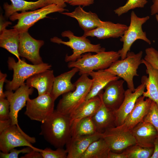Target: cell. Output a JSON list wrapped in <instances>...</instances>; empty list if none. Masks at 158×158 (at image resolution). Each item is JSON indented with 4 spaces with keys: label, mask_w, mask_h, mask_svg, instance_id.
I'll list each match as a JSON object with an SVG mask.
<instances>
[{
    "label": "cell",
    "mask_w": 158,
    "mask_h": 158,
    "mask_svg": "<svg viewBox=\"0 0 158 158\" xmlns=\"http://www.w3.org/2000/svg\"><path fill=\"white\" fill-rule=\"evenodd\" d=\"M71 129L69 116L55 110L41 123L40 135L55 148H63L71 138Z\"/></svg>",
    "instance_id": "obj_1"
},
{
    "label": "cell",
    "mask_w": 158,
    "mask_h": 158,
    "mask_svg": "<svg viewBox=\"0 0 158 158\" xmlns=\"http://www.w3.org/2000/svg\"><path fill=\"white\" fill-rule=\"evenodd\" d=\"M120 57L118 51H104L93 55L88 52L82 55L76 61L68 62V67L69 68H78L79 74L81 75L92 71L107 69Z\"/></svg>",
    "instance_id": "obj_2"
},
{
    "label": "cell",
    "mask_w": 158,
    "mask_h": 158,
    "mask_svg": "<svg viewBox=\"0 0 158 158\" xmlns=\"http://www.w3.org/2000/svg\"><path fill=\"white\" fill-rule=\"evenodd\" d=\"M87 74L81 75L74 83L75 89L73 91L65 93L62 95L56 110L58 112L69 116L78 106L85 100L90 91L92 79Z\"/></svg>",
    "instance_id": "obj_3"
},
{
    "label": "cell",
    "mask_w": 158,
    "mask_h": 158,
    "mask_svg": "<svg viewBox=\"0 0 158 158\" xmlns=\"http://www.w3.org/2000/svg\"><path fill=\"white\" fill-rule=\"evenodd\" d=\"M8 69L13 70V78L11 80H6L5 87L6 90H16L25 83V81L31 76L37 73L50 69L51 66L43 63L35 65L27 63L24 60L20 59L16 61L14 59L9 57L7 60Z\"/></svg>",
    "instance_id": "obj_4"
},
{
    "label": "cell",
    "mask_w": 158,
    "mask_h": 158,
    "mask_svg": "<svg viewBox=\"0 0 158 158\" xmlns=\"http://www.w3.org/2000/svg\"><path fill=\"white\" fill-rule=\"evenodd\" d=\"M61 35L62 37H68L69 40L64 41L57 37H54L50 39V41L54 43L66 45L72 49L71 55H66L65 59L66 62L75 61L85 53L93 52L97 53L105 51V48L102 47L100 44H93L86 37L83 35L76 36L70 30L62 32Z\"/></svg>",
    "instance_id": "obj_5"
},
{
    "label": "cell",
    "mask_w": 158,
    "mask_h": 158,
    "mask_svg": "<svg viewBox=\"0 0 158 158\" xmlns=\"http://www.w3.org/2000/svg\"><path fill=\"white\" fill-rule=\"evenodd\" d=\"M142 51L136 54L129 51L125 59L116 60L104 70L122 78L126 82L128 89L133 92L135 90L133 78L138 76L137 70L142 63Z\"/></svg>",
    "instance_id": "obj_6"
},
{
    "label": "cell",
    "mask_w": 158,
    "mask_h": 158,
    "mask_svg": "<svg viewBox=\"0 0 158 158\" xmlns=\"http://www.w3.org/2000/svg\"><path fill=\"white\" fill-rule=\"evenodd\" d=\"M67 10L54 4H49L36 10L17 12L13 14L10 19L13 21L18 20L17 23L13 28L20 33L28 31V29L40 19L46 18L47 15L53 13L63 12Z\"/></svg>",
    "instance_id": "obj_7"
},
{
    "label": "cell",
    "mask_w": 158,
    "mask_h": 158,
    "mask_svg": "<svg viewBox=\"0 0 158 158\" xmlns=\"http://www.w3.org/2000/svg\"><path fill=\"white\" fill-rule=\"evenodd\" d=\"M150 18L149 16L138 17L134 11H132L130 25L120 39V41L123 42L122 48L118 51L121 59H123L126 57L132 44L136 40H141L149 44H151V41L147 37L146 32L143 31L142 28V25Z\"/></svg>",
    "instance_id": "obj_8"
},
{
    "label": "cell",
    "mask_w": 158,
    "mask_h": 158,
    "mask_svg": "<svg viewBox=\"0 0 158 158\" xmlns=\"http://www.w3.org/2000/svg\"><path fill=\"white\" fill-rule=\"evenodd\" d=\"M35 138L25 133L19 126L11 125L0 133V150L7 153L11 149L21 146L29 147L41 152L42 149L33 146L36 142Z\"/></svg>",
    "instance_id": "obj_9"
},
{
    "label": "cell",
    "mask_w": 158,
    "mask_h": 158,
    "mask_svg": "<svg viewBox=\"0 0 158 158\" xmlns=\"http://www.w3.org/2000/svg\"><path fill=\"white\" fill-rule=\"evenodd\" d=\"M51 93L38 95L28 100L25 115L31 120L43 122L54 111V102Z\"/></svg>",
    "instance_id": "obj_10"
},
{
    "label": "cell",
    "mask_w": 158,
    "mask_h": 158,
    "mask_svg": "<svg viewBox=\"0 0 158 158\" xmlns=\"http://www.w3.org/2000/svg\"><path fill=\"white\" fill-rule=\"evenodd\" d=\"M103 138L112 152L121 153L128 147L136 144L130 131H125L117 127L108 128L102 133Z\"/></svg>",
    "instance_id": "obj_11"
},
{
    "label": "cell",
    "mask_w": 158,
    "mask_h": 158,
    "mask_svg": "<svg viewBox=\"0 0 158 158\" xmlns=\"http://www.w3.org/2000/svg\"><path fill=\"white\" fill-rule=\"evenodd\" d=\"M6 90L4 92L6 97L10 104V119L11 125L19 126L18 123V115L19 111L26 106L30 95L33 92V88L30 87L25 83L15 90Z\"/></svg>",
    "instance_id": "obj_12"
},
{
    "label": "cell",
    "mask_w": 158,
    "mask_h": 158,
    "mask_svg": "<svg viewBox=\"0 0 158 158\" xmlns=\"http://www.w3.org/2000/svg\"><path fill=\"white\" fill-rule=\"evenodd\" d=\"M20 36L18 48L20 56L26 59L34 64L43 63L39 51L44 44V41L34 39L28 31L20 33Z\"/></svg>",
    "instance_id": "obj_13"
},
{
    "label": "cell",
    "mask_w": 158,
    "mask_h": 158,
    "mask_svg": "<svg viewBox=\"0 0 158 158\" xmlns=\"http://www.w3.org/2000/svg\"><path fill=\"white\" fill-rule=\"evenodd\" d=\"M124 80H116L109 82L99 94L104 105L108 108L115 111L122 104L125 90L123 87Z\"/></svg>",
    "instance_id": "obj_14"
},
{
    "label": "cell",
    "mask_w": 158,
    "mask_h": 158,
    "mask_svg": "<svg viewBox=\"0 0 158 158\" xmlns=\"http://www.w3.org/2000/svg\"><path fill=\"white\" fill-rule=\"evenodd\" d=\"M145 88V85L141 83L133 92L129 89L125 90L124 98L122 104L118 109L114 111L115 117V127L123 124L133 109L138 98L142 95Z\"/></svg>",
    "instance_id": "obj_15"
},
{
    "label": "cell",
    "mask_w": 158,
    "mask_h": 158,
    "mask_svg": "<svg viewBox=\"0 0 158 158\" xmlns=\"http://www.w3.org/2000/svg\"><path fill=\"white\" fill-rule=\"evenodd\" d=\"M142 95L137 99L133 109L128 114L123 123L117 126L119 129L125 131H130L143 119L148 113L152 100Z\"/></svg>",
    "instance_id": "obj_16"
},
{
    "label": "cell",
    "mask_w": 158,
    "mask_h": 158,
    "mask_svg": "<svg viewBox=\"0 0 158 158\" xmlns=\"http://www.w3.org/2000/svg\"><path fill=\"white\" fill-rule=\"evenodd\" d=\"M102 138V133L71 138L66 145L67 158H80L90 145Z\"/></svg>",
    "instance_id": "obj_17"
},
{
    "label": "cell",
    "mask_w": 158,
    "mask_h": 158,
    "mask_svg": "<svg viewBox=\"0 0 158 158\" xmlns=\"http://www.w3.org/2000/svg\"><path fill=\"white\" fill-rule=\"evenodd\" d=\"M128 28L125 24L102 21L100 26L90 31L84 32L83 35L86 37H96L100 39L118 38L122 37Z\"/></svg>",
    "instance_id": "obj_18"
},
{
    "label": "cell",
    "mask_w": 158,
    "mask_h": 158,
    "mask_svg": "<svg viewBox=\"0 0 158 158\" xmlns=\"http://www.w3.org/2000/svg\"><path fill=\"white\" fill-rule=\"evenodd\" d=\"M55 78L53 71L47 69L31 76L25 84L30 87L37 89L38 95L51 93Z\"/></svg>",
    "instance_id": "obj_19"
},
{
    "label": "cell",
    "mask_w": 158,
    "mask_h": 158,
    "mask_svg": "<svg viewBox=\"0 0 158 158\" xmlns=\"http://www.w3.org/2000/svg\"><path fill=\"white\" fill-rule=\"evenodd\" d=\"M130 131L135 140L136 144L144 147H154V142L158 136V133L152 124L142 121Z\"/></svg>",
    "instance_id": "obj_20"
},
{
    "label": "cell",
    "mask_w": 158,
    "mask_h": 158,
    "mask_svg": "<svg viewBox=\"0 0 158 158\" xmlns=\"http://www.w3.org/2000/svg\"><path fill=\"white\" fill-rule=\"evenodd\" d=\"M63 15L75 19L80 27L87 32L100 26L102 21L95 13L90 11L87 12L81 7L78 6L71 12H62Z\"/></svg>",
    "instance_id": "obj_21"
},
{
    "label": "cell",
    "mask_w": 158,
    "mask_h": 158,
    "mask_svg": "<svg viewBox=\"0 0 158 158\" xmlns=\"http://www.w3.org/2000/svg\"><path fill=\"white\" fill-rule=\"evenodd\" d=\"M142 63L145 66L148 75V77L144 75L141 78V82L144 84L146 89L142 95L150 99L158 105V70L144 59H142Z\"/></svg>",
    "instance_id": "obj_22"
},
{
    "label": "cell",
    "mask_w": 158,
    "mask_h": 158,
    "mask_svg": "<svg viewBox=\"0 0 158 158\" xmlns=\"http://www.w3.org/2000/svg\"><path fill=\"white\" fill-rule=\"evenodd\" d=\"M87 74L91 77L92 83L91 89L85 100L97 96L109 82L120 78L104 70L92 71Z\"/></svg>",
    "instance_id": "obj_23"
},
{
    "label": "cell",
    "mask_w": 158,
    "mask_h": 158,
    "mask_svg": "<svg viewBox=\"0 0 158 158\" xmlns=\"http://www.w3.org/2000/svg\"><path fill=\"white\" fill-rule=\"evenodd\" d=\"M78 72V68L73 67L71 70L55 77L51 92L55 101L61 95L75 90V86L74 83H71V79Z\"/></svg>",
    "instance_id": "obj_24"
},
{
    "label": "cell",
    "mask_w": 158,
    "mask_h": 158,
    "mask_svg": "<svg viewBox=\"0 0 158 158\" xmlns=\"http://www.w3.org/2000/svg\"><path fill=\"white\" fill-rule=\"evenodd\" d=\"M101 103L99 95L84 101L69 115L71 126L82 118L93 116L99 108Z\"/></svg>",
    "instance_id": "obj_25"
},
{
    "label": "cell",
    "mask_w": 158,
    "mask_h": 158,
    "mask_svg": "<svg viewBox=\"0 0 158 158\" xmlns=\"http://www.w3.org/2000/svg\"><path fill=\"white\" fill-rule=\"evenodd\" d=\"M101 99L100 106L92 118L97 132L102 133L108 128L115 127V117L114 111L108 108Z\"/></svg>",
    "instance_id": "obj_26"
},
{
    "label": "cell",
    "mask_w": 158,
    "mask_h": 158,
    "mask_svg": "<svg viewBox=\"0 0 158 158\" xmlns=\"http://www.w3.org/2000/svg\"><path fill=\"white\" fill-rule=\"evenodd\" d=\"M11 4L4 3L3 8L5 11V16L6 18L13 13L19 11H32L40 8L47 4L46 0H38L35 1H29L24 0H9Z\"/></svg>",
    "instance_id": "obj_27"
},
{
    "label": "cell",
    "mask_w": 158,
    "mask_h": 158,
    "mask_svg": "<svg viewBox=\"0 0 158 158\" xmlns=\"http://www.w3.org/2000/svg\"><path fill=\"white\" fill-rule=\"evenodd\" d=\"M20 33L15 28H6L0 32V47L5 49L20 60L18 53Z\"/></svg>",
    "instance_id": "obj_28"
},
{
    "label": "cell",
    "mask_w": 158,
    "mask_h": 158,
    "mask_svg": "<svg viewBox=\"0 0 158 158\" xmlns=\"http://www.w3.org/2000/svg\"><path fill=\"white\" fill-rule=\"evenodd\" d=\"M97 132L92 116L82 118L71 126L72 137L91 135Z\"/></svg>",
    "instance_id": "obj_29"
},
{
    "label": "cell",
    "mask_w": 158,
    "mask_h": 158,
    "mask_svg": "<svg viewBox=\"0 0 158 158\" xmlns=\"http://www.w3.org/2000/svg\"><path fill=\"white\" fill-rule=\"evenodd\" d=\"M110 150L102 138L92 142L80 158H108Z\"/></svg>",
    "instance_id": "obj_30"
},
{
    "label": "cell",
    "mask_w": 158,
    "mask_h": 158,
    "mask_svg": "<svg viewBox=\"0 0 158 158\" xmlns=\"http://www.w3.org/2000/svg\"><path fill=\"white\" fill-rule=\"evenodd\" d=\"M154 150V147H144L136 144L128 147L122 153L127 158H150Z\"/></svg>",
    "instance_id": "obj_31"
},
{
    "label": "cell",
    "mask_w": 158,
    "mask_h": 158,
    "mask_svg": "<svg viewBox=\"0 0 158 158\" xmlns=\"http://www.w3.org/2000/svg\"><path fill=\"white\" fill-rule=\"evenodd\" d=\"M147 3V0H128L124 5L116 9L114 12L119 16L130 10L137 8H143Z\"/></svg>",
    "instance_id": "obj_32"
},
{
    "label": "cell",
    "mask_w": 158,
    "mask_h": 158,
    "mask_svg": "<svg viewBox=\"0 0 158 158\" xmlns=\"http://www.w3.org/2000/svg\"><path fill=\"white\" fill-rule=\"evenodd\" d=\"M143 121L152 124L158 133V105L154 102L152 101L149 111Z\"/></svg>",
    "instance_id": "obj_33"
},
{
    "label": "cell",
    "mask_w": 158,
    "mask_h": 158,
    "mask_svg": "<svg viewBox=\"0 0 158 158\" xmlns=\"http://www.w3.org/2000/svg\"><path fill=\"white\" fill-rule=\"evenodd\" d=\"M43 158H67V152L63 148H59L55 150L47 147L41 152Z\"/></svg>",
    "instance_id": "obj_34"
},
{
    "label": "cell",
    "mask_w": 158,
    "mask_h": 158,
    "mask_svg": "<svg viewBox=\"0 0 158 158\" xmlns=\"http://www.w3.org/2000/svg\"><path fill=\"white\" fill-rule=\"evenodd\" d=\"M145 52L146 55L144 59L158 70V51L151 47L146 48Z\"/></svg>",
    "instance_id": "obj_35"
},
{
    "label": "cell",
    "mask_w": 158,
    "mask_h": 158,
    "mask_svg": "<svg viewBox=\"0 0 158 158\" xmlns=\"http://www.w3.org/2000/svg\"><path fill=\"white\" fill-rule=\"evenodd\" d=\"M10 104L7 99H0V120H4L10 118Z\"/></svg>",
    "instance_id": "obj_36"
},
{
    "label": "cell",
    "mask_w": 158,
    "mask_h": 158,
    "mask_svg": "<svg viewBox=\"0 0 158 158\" xmlns=\"http://www.w3.org/2000/svg\"><path fill=\"white\" fill-rule=\"evenodd\" d=\"M33 149L29 147L23 148L20 150H17L15 148L11 149L7 153L1 152L0 158H18L19 155L21 153H27Z\"/></svg>",
    "instance_id": "obj_37"
},
{
    "label": "cell",
    "mask_w": 158,
    "mask_h": 158,
    "mask_svg": "<svg viewBox=\"0 0 158 158\" xmlns=\"http://www.w3.org/2000/svg\"><path fill=\"white\" fill-rule=\"evenodd\" d=\"M94 0H71L69 4L72 6H88L94 3Z\"/></svg>",
    "instance_id": "obj_38"
},
{
    "label": "cell",
    "mask_w": 158,
    "mask_h": 158,
    "mask_svg": "<svg viewBox=\"0 0 158 158\" xmlns=\"http://www.w3.org/2000/svg\"><path fill=\"white\" fill-rule=\"evenodd\" d=\"M7 74L0 71V99L6 98L4 92L3 91L4 83L6 80Z\"/></svg>",
    "instance_id": "obj_39"
},
{
    "label": "cell",
    "mask_w": 158,
    "mask_h": 158,
    "mask_svg": "<svg viewBox=\"0 0 158 158\" xmlns=\"http://www.w3.org/2000/svg\"><path fill=\"white\" fill-rule=\"evenodd\" d=\"M21 158H43L41 153L36 150H32L30 152L26 153Z\"/></svg>",
    "instance_id": "obj_40"
},
{
    "label": "cell",
    "mask_w": 158,
    "mask_h": 158,
    "mask_svg": "<svg viewBox=\"0 0 158 158\" xmlns=\"http://www.w3.org/2000/svg\"><path fill=\"white\" fill-rule=\"evenodd\" d=\"M11 125L10 118L6 120H0V133L8 128Z\"/></svg>",
    "instance_id": "obj_41"
},
{
    "label": "cell",
    "mask_w": 158,
    "mask_h": 158,
    "mask_svg": "<svg viewBox=\"0 0 158 158\" xmlns=\"http://www.w3.org/2000/svg\"><path fill=\"white\" fill-rule=\"evenodd\" d=\"M0 32L6 29L8 25L12 24L10 21L5 20L2 14L0 15Z\"/></svg>",
    "instance_id": "obj_42"
},
{
    "label": "cell",
    "mask_w": 158,
    "mask_h": 158,
    "mask_svg": "<svg viewBox=\"0 0 158 158\" xmlns=\"http://www.w3.org/2000/svg\"><path fill=\"white\" fill-rule=\"evenodd\" d=\"M153 4L151 6V15L158 14V0H152Z\"/></svg>",
    "instance_id": "obj_43"
},
{
    "label": "cell",
    "mask_w": 158,
    "mask_h": 158,
    "mask_svg": "<svg viewBox=\"0 0 158 158\" xmlns=\"http://www.w3.org/2000/svg\"><path fill=\"white\" fill-rule=\"evenodd\" d=\"M48 5L54 4L59 6L63 8L66 6L63 0H46Z\"/></svg>",
    "instance_id": "obj_44"
},
{
    "label": "cell",
    "mask_w": 158,
    "mask_h": 158,
    "mask_svg": "<svg viewBox=\"0 0 158 158\" xmlns=\"http://www.w3.org/2000/svg\"><path fill=\"white\" fill-rule=\"evenodd\" d=\"M154 151L150 158H158V136L154 142Z\"/></svg>",
    "instance_id": "obj_45"
},
{
    "label": "cell",
    "mask_w": 158,
    "mask_h": 158,
    "mask_svg": "<svg viewBox=\"0 0 158 158\" xmlns=\"http://www.w3.org/2000/svg\"><path fill=\"white\" fill-rule=\"evenodd\" d=\"M108 158H127L126 156L122 152L117 153L109 151Z\"/></svg>",
    "instance_id": "obj_46"
},
{
    "label": "cell",
    "mask_w": 158,
    "mask_h": 158,
    "mask_svg": "<svg viewBox=\"0 0 158 158\" xmlns=\"http://www.w3.org/2000/svg\"><path fill=\"white\" fill-rule=\"evenodd\" d=\"M155 18L157 22L158 23V14L155 15Z\"/></svg>",
    "instance_id": "obj_47"
},
{
    "label": "cell",
    "mask_w": 158,
    "mask_h": 158,
    "mask_svg": "<svg viewBox=\"0 0 158 158\" xmlns=\"http://www.w3.org/2000/svg\"><path fill=\"white\" fill-rule=\"evenodd\" d=\"M71 0H63L65 2L69 3L71 1Z\"/></svg>",
    "instance_id": "obj_48"
}]
</instances>
